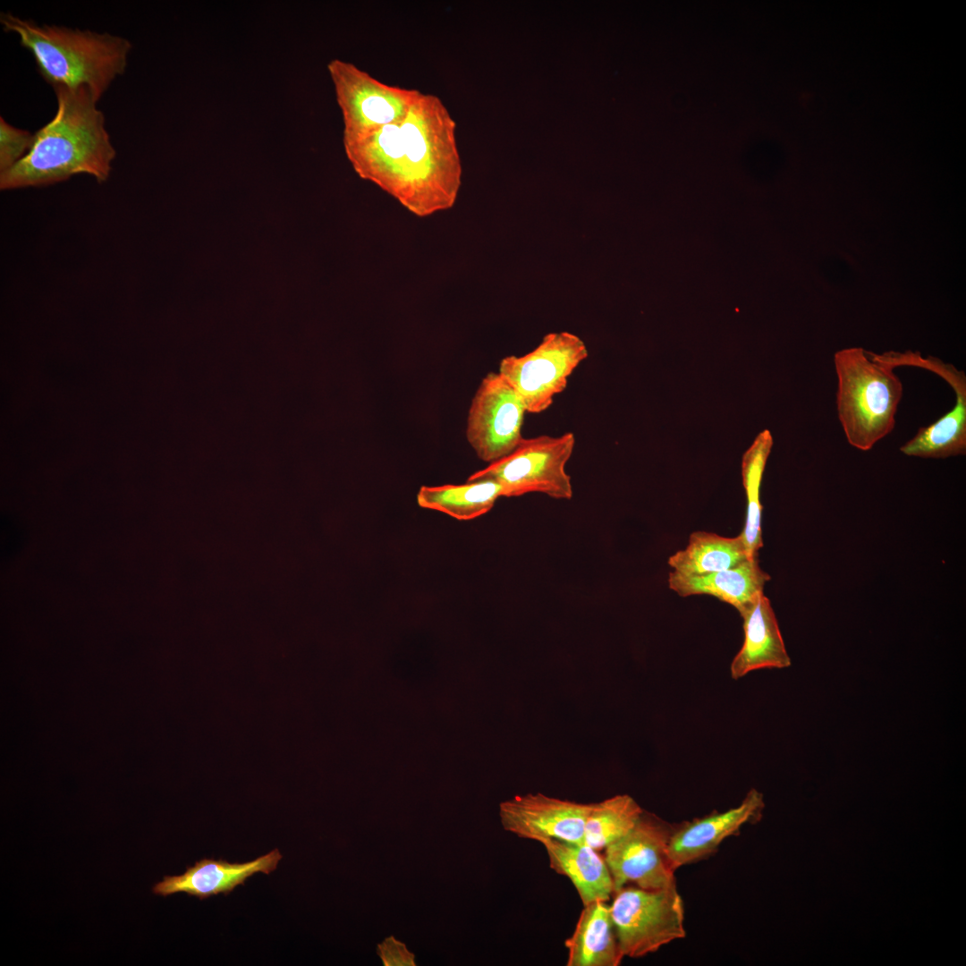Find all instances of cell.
I'll return each instance as SVG.
<instances>
[{"label":"cell","instance_id":"3957f363","mask_svg":"<svg viewBox=\"0 0 966 966\" xmlns=\"http://www.w3.org/2000/svg\"><path fill=\"white\" fill-rule=\"evenodd\" d=\"M5 32L18 36L38 72L53 88L87 87L99 100L114 79L123 75L132 47L125 38L89 30L39 25L11 13H1Z\"/></svg>","mask_w":966,"mask_h":966},{"label":"cell","instance_id":"603a6c76","mask_svg":"<svg viewBox=\"0 0 966 966\" xmlns=\"http://www.w3.org/2000/svg\"><path fill=\"white\" fill-rule=\"evenodd\" d=\"M35 133L15 128L0 117V174L6 172L30 150Z\"/></svg>","mask_w":966,"mask_h":966},{"label":"cell","instance_id":"ac0fdd59","mask_svg":"<svg viewBox=\"0 0 966 966\" xmlns=\"http://www.w3.org/2000/svg\"><path fill=\"white\" fill-rule=\"evenodd\" d=\"M750 559L740 535L725 538L699 530L690 535L684 549L668 558V564L682 574L701 575L732 569Z\"/></svg>","mask_w":966,"mask_h":966},{"label":"cell","instance_id":"ffe728a7","mask_svg":"<svg viewBox=\"0 0 966 966\" xmlns=\"http://www.w3.org/2000/svg\"><path fill=\"white\" fill-rule=\"evenodd\" d=\"M956 404L932 424L919 428L900 447L908 456L943 459L966 453V386L953 389Z\"/></svg>","mask_w":966,"mask_h":966},{"label":"cell","instance_id":"52a82bcc","mask_svg":"<svg viewBox=\"0 0 966 966\" xmlns=\"http://www.w3.org/2000/svg\"><path fill=\"white\" fill-rule=\"evenodd\" d=\"M588 355L586 344L576 335L549 333L529 353L502 359L499 373L519 394L526 411L538 414L552 405Z\"/></svg>","mask_w":966,"mask_h":966},{"label":"cell","instance_id":"5b68a950","mask_svg":"<svg viewBox=\"0 0 966 966\" xmlns=\"http://www.w3.org/2000/svg\"><path fill=\"white\" fill-rule=\"evenodd\" d=\"M574 445L572 432L558 436L523 437L512 453L474 472L467 481H495L506 497L541 493L568 500L572 497V486L565 465Z\"/></svg>","mask_w":966,"mask_h":966},{"label":"cell","instance_id":"9c48e42d","mask_svg":"<svg viewBox=\"0 0 966 966\" xmlns=\"http://www.w3.org/2000/svg\"><path fill=\"white\" fill-rule=\"evenodd\" d=\"M674 827L653 813L643 811L636 825L605 849L614 892L632 883L645 890L676 886L668 856Z\"/></svg>","mask_w":966,"mask_h":966},{"label":"cell","instance_id":"cb8c5ba5","mask_svg":"<svg viewBox=\"0 0 966 966\" xmlns=\"http://www.w3.org/2000/svg\"><path fill=\"white\" fill-rule=\"evenodd\" d=\"M377 954L386 966H415V956L406 945L394 936L386 938L377 945Z\"/></svg>","mask_w":966,"mask_h":966},{"label":"cell","instance_id":"ba28073f","mask_svg":"<svg viewBox=\"0 0 966 966\" xmlns=\"http://www.w3.org/2000/svg\"><path fill=\"white\" fill-rule=\"evenodd\" d=\"M327 70L343 114V135L367 133L401 120L420 93L381 82L343 60L330 61Z\"/></svg>","mask_w":966,"mask_h":966},{"label":"cell","instance_id":"e0dca14e","mask_svg":"<svg viewBox=\"0 0 966 966\" xmlns=\"http://www.w3.org/2000/svg\"><path fill=\"white\" fill-rule=\"evenodd\" d=\"M564 945L568 950L566 966H618L623 956L620 951L610 915L604 901L584 905L575 928Z\"/></svg>","mask_w":966,"mask_h":966},{"label":"cell","instance_id":"7402d4cb","mask_svg":"<svg viewBox=\"0 0 966 966\" xmlns=\"http://www.w3.org/2000/svg\"><path fill=\"white\" fill-rule=\"evenodd\" d=\"M644 809L628 794H619L591 803L587 816L583 843L596 851L625 835L638 822Z\"/></svg>","mask_w":966,"mask_h":966},{"label":"cell","instance_id":"8992f818","mask_svg":"<svg viewBox=\"0 0 966 966\" xmlns=\"http://www.w3.org/2000/svg\"><path fill=\"white\" fill-rule=\"evenodd\" d=\"M614 894L610 915L623 957L640 958L685 936L683 902L676 886H623Z\"/></svg>","mask_w":966,"mask_h":966},{"label":"cell","instance_id":"4fadbf2b","mask_svg":"<svg viewBox=\"0 0 966 966\" xmlns=\"http://www.w3.org/2000/svg\"><path fill=\"white\" fill-rule=\"evenodd\" d=\"M283 858L278 849L258 859L244 863H230L224 860L202 859L178 876H165L156 884L155 894L168 896L186 893L200 900L218 894H228L237 886L244 885L246 879L261 872L270 874Z\"/></svg>","mask_w":966,"mask_h":966},{"label":"cell","instance_id":"44dd1931","mask_svg":"<svg viewBox=\"0 0 966 966\" xmlns=\"http://www.w3.org/2000/svg\"><path fill=\"white\" fill-rule=\"evenodd\" d=\"M772 445V435L765 429L758 435L742 457L741 475L747 507L744 528L740 537L750 558L758 557V550L763 547L760 486Z\"/></svg>","mask_w":966,"mask_h":966},{"label":"cell","instance_id":"5bb4252c","mask_svg":"<svg viewBox=\"0 0 966 966\" xmlns=\"http://www.w3.org/2000/svg\"><path fill=\"white\" fill-rule=\"evenodd\" d=\"M741 616L744 640L731 663V676L737 680L759 669L789 667L791 658L770 600L764 593Z\"/></svg>","mask_w":966,"mask_h":966},{"label":"cell","instance_id":"30bf717a","mask_svg":"<svg viewBox=\"0 0 966 966\" xmlns=\"http://www.w3.org/2000/svg\"><path fill=\"white\" fill-rule=\"evenodd\" d=\"M526 409L516 391L500 375L489 372L470 406L466 437L477 456L494 462L512 453L523 436Z\"/></svg>","mask_w":966,"mask_h":966},{"label":"cell","instance_id":"9a60e30c","mask_svg":"<svg viewBox=\"0 0 966 966\" xmlns=\"http://www.w3.org/2000/svg\"><path fill=\"white\" fill-rule=\"evenodd\" d=\"M769 580L770 575L760 568L756 557L734 568L708 574L688 575L673 571L668 575V586L681 597L713 596L733 606L741 615L763 593Z\"/></svg>","mask_w":966,"mask_h":966},{"label":"cell","instance_id":"d6986e66","mask_svg":"<svg viewBox=\"0 0 966 966\" xmlns=\"http://www.w3.org/2000/svg\"><path fill=\"white\" fill-rule=\"evenodd\" d=\"M500 496L503 490L499 484L476 480L460 485L422 486L417 494V503L422 508L469 521L489 512Z\"/></svg>","mask_w":966,"mask_h":966},{"label":"cell","instance_id":"277c9868","mask_svg":"<svg viewBox=\"0 0 966 966\" xmlns=\"http://www.w3.org/2000/svg\"><path fill=\"white\" fill-rule=\"evenodd\" d=\"M836 408L848 443L870 450L890 434L903 387L894 368L869 357L862 349L835 355Z\"/></svg>","mask_w":966,"mask_h":966},{"label":"cell","instance_id":"7c38bea8","mask_svg":"<svg viewBox=\"0 0 966 966\" xmlns=\"http://www.w3.org/2000/svg\"><path fill=\"white\" fill-rule=\"evenodd\" d=\"M763 808L762 794L751 789L735 808L674 827L668 843V856L673 869L676 870L716 852L725 838L739 832L746 823L758 819Z\"/></svg>","mask_w":966,"mask_h":966},{"label":"cell","instance_id":"7a4b0ae2","mask_svg":"<svg viewBox=\"0 0 966 966\" xmlns=\"http://www.w3.org/2000/svg\"><path fill=\"white\" fill-rule=\"evenodd\" d=\"M55 116L35 132L28 154L0 174V190L45 187L86 174L107 181L116 156L103 112L89 88H54Z\"/></svg>","mask_w":966,"mask_h":966},{"label":"cell","instance_id":"2e32d148","mask_svg":"<svg viewBox=\"0 0 966 966\" xmlns=\"http://www.w3.org/2000/svg\"><path fill=\"white\" fill-rule=\"evenodd\" d=\"M550 868L567 877L584 905L595 901L607 902L614 893V883L606 863L597 851L583 843L542 839Z\"/></svg>","mask_w":966,"mask_h":966},{"label":"cell","instance_id":"6da1fadb","mask_svg":"<svg viewBox=\"0 0 966 966\" xmlns=\"http://www.w3.org/2000/svg\"><path fill=\"white\" fill-rule=\"evenodd\" d=\"M343 142L359 176L412 214L425 217L454 205L462 179L455 123L436 96L420 92L401 120L343 135Z\"/></svg>","mask_w":966,"mask_h":966},{"label":"cell","instance_id":"8fae6325","mask_svg":"<svg viewBox=\"0 0 966 966\" xmlns=\"http://www.w3.org/2000/svg\"><path fill=\"white\" fill-rule=\"evenodd\" d=\"M590 806L540 792L528 793L502 802L499 815L504 829L521 838L582 843Z\"/></svg>","mask_w":966,"mask_h":966}]
</instances>
